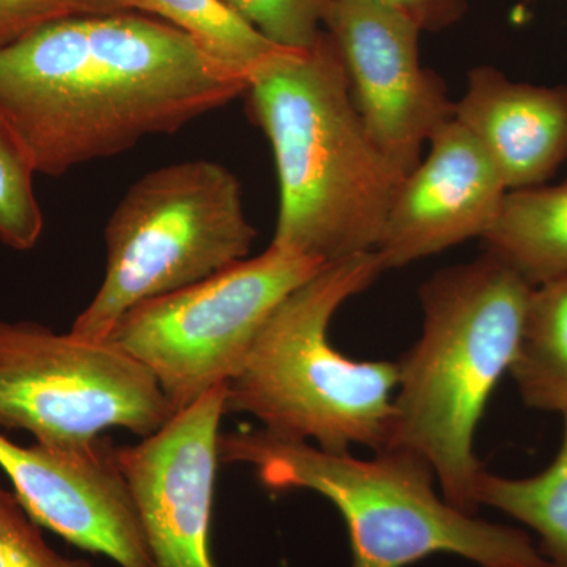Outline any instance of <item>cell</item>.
I'll return each mask as SVG.
<instances>
[{"mask_svg":"<svg viewBox=\"0 0 567 567\" xmlns=\"http://www.w3.org/2000/svg\"><path fill=\"white\" fill-rule=\"evenodd\" d=\"M265 39L284 50L305 51L323 33L330 0H223Z\"/></svg>","mask_w":567,"mask_h":567,"instance_id":"d6986e66","label":"cell"},{"mask_svg":"<svg viewBox=\"0 0 567 567\" xmlns=\"http://www.w3.org/2000/svg\"><path fill=\"white\" fill-rule=\"evenodd\" d=\"M218 458L251 466L270 491L327 498L344 518L350 567H406L439 554L481 567H550L527 533L447 503L432 466L410 451L386 447L361 458L260 427L219 435Z\"/></svg>","mask_w":567,"mask_h":567,"instance_id":"277c9868","label":"cell"},{"mask_svg":"<svg viewBox=\"0 0 567 567\" xmlns=\"http://www.w3.org/2000/svg\"><path fill=\"white\" fill-rule=\"evenodd\" d=\"M532 290L488 252L439 271L420 290L423 333L398 363L386 447L427 461L446 502L466 514L480 507L484 472L476 431L516 357Z\"/></svg>","mask_w":567,"mask_h":567,"instance_id":"3957f363","label":"cell"},{"mask_svg":"<svg viewBox=\"0 0 567 567\" xmlns=\"http://www.w3.org/2000/svg\"><path fill=\"white\" fill-rule=\"evenodd\" d=\"M39 527L17 495L0 486V567H95L87 559L63 557Z\"/></svg>","mask_w":567,"mask_h":567,"instance_id":"ffe728a7","label":"cell"},{"mask_svg":"<svg viewBox=\"0 0 567 567\" xmlns=\"http://www.w3.org/2000/svg\"><path fill=\"white\" fill-rule=\"evenodd\" d=\"M375 252L324 265L271 312L226 385L227 413H248L265 431L330 453L385 450L398 363L358 361L331 344L336 312L383 274Z\"/></svg>","mask_w":567,"mask_h":567,"instance_id":"5b68a950","label":"cell"},{"mask_svg":"<svg viewBox=\"0 0 567 567\" xmlns=\"http://www.w3.org/2000/svg\"><path fill=\"white\" fill-rule=\"evenodd\" d=\"M246 87L188 35L137 11L51 22L0 47V121L48 177L177 133Z\"/></svg>","mask_w":567,"mask_h":567,"instance_id":"6da1fadb","label":"cell"},{"mask_svg":"<svg viewBox=\"0 0 567 567\" xmlns=\"http://www.w3.org/2000/svg\"><path fill=\"white\" fill-rule=\"evenodd\" d=\"M557 456L543 472L527 477L494 475L477 480V506L494 507L539 536V551L550 567H567V412Z\"/></svg>","mask_w":567,"mask_h":567,"instance_id":"2e32d148","label":"cell"},{"mask_svg":"<svg viewBox=\"0 0 567 567\" xmlns=\"http://www.w3.org/2000/svg\"><path fill=\"white\" fill-rule=\"evenodd\" d=\"M324 265L270 245L204 281L134 306L107 341L144 364L181 412L237 374L271 312Z\"/></svg>","mask_w":567,"mask_h":567,"instance_id":"52a82bcc","label":"cell"},{"mask_svg":"<svg viewBox=\"0 0 567 567\" xmlns=\"http://www.w3.org/2000/svg\"><path fill=\"white\" fill-rule=\"evenodd\" d=\"M121 11L123 0H0V47L51 22Z\"/></svg>","mask_w":567,"mask_h":567,"instance_id":"44dd1931","label":"cell"},{"mask_svg":"<svg viewBox=\"0 0 567 567\" xmlns=\"http://www.w3.org/2000/svg\"><path fill=\"white\" fill-rule=\"evenodd\" d=\"M126 10L173 25L237 76L251 80L254 71L281 50L265 39L223 0H123ZM284 50V48H282Z\"/></svg>","mask_w":567,"mask_h":567,"instance_id":"e0dca14e","label":"cell"},{"mask_svg":"<svg viewBox=\"0 0 567 567\" xmlns=\"http://www.w3.org/2000/svg\"><path fill=\"white\" fill-rule=\"evenodd\" d=\"M226 385L213 388L137 445L117 447L153 567H216L210 527Z\"/></svg>","mask_w":567,"mask_h":567,"instance_id":"30bf717a","label":"cell"},{"mask_svg":"<svg viewBox=\"0 0 567 567\" xmlns=\"http://www.w3.org/2000/svg\"><path fill=\"white\" fill-rule=\"evenodd\" d=\"M244 95L278 174L271 245L323 264L375 252L406 175L369 136L333 39L274 52Z\"/></svg>","mask_w":567,"mask_h":567,"instance_id":"7a4b0ae2","label":"cell"},{"mask_svg":"<svg viewBox=\"0 0 567 567\" xmlns=\"http://www.w3.org/2000/svg\"><path fill=\"white\" fill-rule=\"evenodd\" d=\"M454 118L487 153L507 192L543 185L567 158V87L522 84L480 66L454 103Z\"/></svg>","mask_w":567,"mask_h":567,"instance_id":"4fadbf2b","label":"cell"},{"mask_svg":"<svg viewBox=\"0 0 567 567\" xmlns=\"http://www.w3.org/2000/svg\"><path fill=\"white\" fill-rule=\"evenodd\" d=\"M487 252L529 284L567 275V181L507 192L494 226L483 238Z\"/></svg>","mask_w":567,"mask_h":567,"instance_id":"5bb4252c","label":"cell"},{"mask_svg":"<svg viewBox=\"0 0 567 567\" xmlns=\"http://www.w3.org/2000/svg\"><path fill=\"white\" fill-rule=\"evenodd\" d=\"M410 18L417 28L440 29L456 21L462 13V0H372Z\"/></svg>","mask_w":567,"mask_h":567,"instance_id":"7402d4cb","label":"cell"},{"mask_svg":"<svg viewBox=\"0 0 567 567\" xmlns=\"http://www.w3.org/2000/svg\"><path fill=\"white\" fill-rule=\"evenodd\" d=\"M31 162L0 121V241L29 251L43 234V212L37 199Z\"/></svg>","mask_w":567,"mask_h":567,"instance_id":"ac0fdd59","label":"cell"},{"mask_svg":"<svg viewBox=\"0 0 567 567\" xmlns=\"http://www.w3.org/2000/svg\"><path fill=\"white\" fill-rule=\"evenodd\" d=\"M0 470L40 527L118 567H153L132 488L111 443L21 446L0 432Z\"/></svg>","mask_w":567,"mask_h":567,"instance_id":"8fae6325","label":"cell"},{"mask_svg":"<svg viewBox=\"0 0 567 567\" xmlns=\"http://www.w3.org/2000/svg\"><path fill=\"white\" fill-rule=\"evenodd\" d=\"M240 182L223 164L159 167L126 192L106 224V274L71 333L104 342L134 306L204 281L251 251Z\"/></svg>","mask_w":567,"mask_h":567,"instance_id":"8992f818","label":"cell"},{"mask_svg":"<svg viewBox=\"0 0 567 567\" xmlns=\"http://www.w3.org/2000/svg\"><path fill=\"white\" fill-rule=\"evenodd\" d=\"M323 25L369 136L402 173H413L424 145L454 118L445 84L421 65V29L372 0H330Z\"/></svg>","mask_w":567,"mask_h":567,"instance_id":"9c48e42d","label":"cell"},{"mask_svg":"<svg viewBox=\"0 0 567 567\" xmlns=\"http://www.w3.org/2000/svg\"><path fill=\"white\" fill-rule=\"evenodd\" d=\"M509 374L529 409L567 412V275L533 287Z\"/></svg>","mask_w":567,"mask_h":567,"instance_id":"9a60e30c","label":"cell"},{"mask_svg":"<svg viewBox=\"0 0 567 567\" xmlns=\"http://www.w3.org/2000/svg\"><path fill=\"white\" fill-rule=\"evenodd\" d=\"M429 145V155L406 175L388 213L375 249L383 270L484 238L505 200L507 188L494 163L456 118Z\"/></svg>","mask_w":567,"mask_h":567,"instance_id":"7c38bea8","label":"cell"},{"mask_svg":"<svg viewBox=\"0 0 567 567\" xmlns=\"http://www.w3.org/2000/svg\"><path fill=\"white\" fill-rule=\"evenodd\" d=\"M174 415L151 371L114 342L0 319V429L70 447L114 427L145 439Z\"/></svg>","mask_w":567,"mask_h":567,"instance_id":"ba28073f","label":"cell"}]
</instances>
